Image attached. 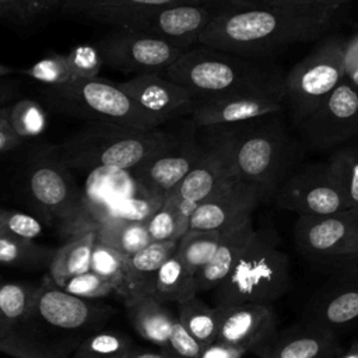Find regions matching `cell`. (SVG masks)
Masks as SVG:
<instances>
[{
  "mask_svg": "<svg viewBox=\"0 0 358 358\" xmlns=\"http://www.w3.org/2000/svg\"><path fill=\"white\" fill-rule=\"evenodd\" d=\"M329 6L229 7L222 6L204 28L199 45L257 59L326 35L337 18Z\"/></svg>",
  "mask_w": 358,
  "mask_h": 358,
  "instance_id": "obj_1",
  "label": "cell"
},
{
  "mask_svg": "<svg viewBox=\"0 0 358 358\" xmlns=\"http://www.w3.org/2000/svg\"><path fill=\"white\" fill-rule=\"evenodd\" d=\"M63 0H25L24 15L36 17L39 14L48 13L57 6H62Z\"/></svg>",
  "mask_w": 358,
  "mask_h": 358,
  "instance_id": "obj_47",
  "label": "cell"
},
{
  "mask_svg": "<svg viewBox=\"0 0 358 358\" xmlns=\"http://www.w3.org/2000/svg\"><path fill=\"white\" fill-rule=\"evenodd\" d=\"M13 71H14L13 69H10V67H7V66H4V64L0 63V77L7 76V74H10V73H13Z\"/></svg>",
  "mask_w": 358,
  "mask_h": 358,
  "instance_id": "obj_53",
  "label": "cell"
},
{
  "mask_svg": "<svg viewBox=\"0 0 358 358\" xmlns=\"http://www.w3.org/2000/svg\"><path fill=\"white\" fill-rule=\"evenodd\" d=\"M48 124L43 106L32 99H21L8 112V126L20 137H34L41 134Z\"/></svg>",
  "mask_w": 358,
  "mask_h": 358,
  "instance_id": "obj_37",
  "label": "cell"
},
{
  "mask_svg": "<svg viewBox=\"0 0 358 358\" xmlns=\"http://www.w3.org/2000/svg\"><path fill=\"white\" fill-rule=\"evenodd\" d=\"M262 201V196L255 187L235 178L193 210L189 229L229 231L250 221Z\"/></svg>",
  "mask_w": 358,
  "mask_h": 358,
  "instance_id": "obj_17",
  "label": "cell"
},
{
  "mask_svg": "<svg viewBox=\"0 0 358 358\" xmlns=\"http://www.w3.org/2000/svg\"><path fill=\"white\" fill-rule=\"evenodd\" d=\"M117 85L145 112L165 123L190 117L197 105L186 88L162 73L137 74Z\"/></svg>",
  "mask_w": 358,
  "mask_h": 358,
  "instance_id": "obj_18",
  "label": "cell"
},
{
  "mask_svg": "<svg viewBox=\"0 0 358 358\" xmlns=\"http://www.w3.org/2000/svg\"><path fill=\"white\" fill-rule=\"evenodd\" d=\"M162 74L186 88L197 102L236 95L282 101L284 95L285 73L274 63L203 45L183 52Z\"/></svg>",
  "mask_w": 358,
  "mask_h": 358,
  "instance_id": "obj_2",
  "label": "cell"
},
{
  "mask_svg": "<svg viewBox=\"0 0 358 358\" xmlns=\"http://www.w3.org/2000/svg\"><path fill=\"white\" fill-rule=\"evenodd\" d=\"M284 210L299 215H327L347 210L330 178L326 161L296 166L278 187L274 199Z\"/></svg>",
  "mask_w": 358,
  "mask_h": 358,
  "instance_id": "obj_12",
  "label": "cell"
},
{
  "mask_svg": "<svg viewBox=\"0 0 358 358\" xmlns=\"http://www.w3.org/2000/svg\"><path fill=\"white\" fill-rule=\"evenodd\" d=\"M22 138H20L10 126H4L0 129V152H4L13 147H15Z\"/></svg>",
  "mask_w": 358,
  "mask_h": 358,
  "instance_id": "obj_48",
  "label": "cell"
},
{
  "mask_svg": "<svg viewBox=\"0 0 358 358\" xmlns=\"http://www.w3.org/2000/svg\"><path fill=\"white\" fill-rule=\"evenodd\" d=\"M347 0H333V4H334V7L337 8V10H340V7L345 3Z\"/></svg>",
  "mask_w": 358,
  "mask_h": 358,
  "instance_id": "obj_55",
  "label": "cell"
},
{
  "mask_svg": "<svg viewBox=\"0 0 358 358\" xmlns=\"http://www.w3.org/2000/svg\"><path fill=\"white\" fill-rule=\"evenodd\" d=\"M112 313L109 306L74 296L56 285L52 278H43L36 285L29 310L21 322L35 320L48 329L70 333L90 329V324H98Z\"/></svg>",
  "mask_w": 358,
  "mask_h": 358,
  "instance_id": "obj_14",
  "label": "cell"
},
{
  "mask_svg": "<svg viewBox=\"0 0 358 358\" xmlns=\"http://www.w3.org/2000/svg\"><path fill=\"white\" fill-rule=\"evenodd\" d=\"M277 333V315L273 305L246 303L222 309L221 326L215 341L245 352H255Z\"/></svg>",
  "mask_w": 358,
  "mask_h": 358,
  "instance_id": "obj_19",
  "label": "cell"
},
{
  "mask_svg": "<svg viewBox=\"0 0 358 358\" xmlns=\"http://www.w3.org/2000/svg\"><path fill=\"white\" fill-rule=\"evenodd\" d=\"M21 73L46 87L62 85L73 80V74L66 60V55L59 53L38 60L31 67L24 69Z\"/></svg>",
  "mask_w": 358,
  "mask_h": 358,
  "instance_id": "obj_39",
  "label": "cell"
},
{
  "mask_svg": "<svg viewBox=\"0 0 358 358\" xmlns=\"http://www.w3.org/2000/svg\"><path fill=\"white\" fill-rule=\"evenodd\" d=\"M190 215L166 197L162 206L145 222L151 241H179L189 231Z\"/></svg>",
  "mask_w": 358,
  "mask_h": 358,
  "instance_id": "obj_35",
  "label": "cell"
},
{
  "mask_svg": "<svg viewBox=\"0 0 358 358\" xmlns=\"http://www.w3.org/2000/svg\"><path fill=\"white\" fill-rule=\"evenodd\" d=\"M123 305L127 319L137 334L158 345L162 351H166L176 313L152 295L129 296L123 299Z\"/></svg>",
  "mask_w": 358,
  "mask_h": 358,
  "instance_id": "obj_24",
  "label": "cell"
},
{
  "mask_svg": "<svg viewBox=\"0 0 358 358\" xmlns=\"http://www.w3.org/2000/svg\"><path fill=\"white\" fill-rule=\"evenodd\" d=\"M271 113H284L281 99L256 95H236L197 102L190 122L197 129L228 126Z\"/></svg>",
  "mask_w": 358,
  "mask_h": 358,
  "instance_id": "obj_22",
  "label": "cell"
},
{
  "mask_svg": "<svg viewBox=\"0 0 358 358\" xmlns=\"http://www.w3.org/2000/svg\"><path fill=\"white\" fill-rule=\"evenodd\" d=\"M162 203L164 199L150 196L144 192H137L136 194L123 197L110 206L103 220L116 218L123 221L147 222L148 218L162 206Z\"/></svg>",
  "mask_w": 358,
  "mask_h": 358,
  "instance_id": "obj_38",
  "label": "cell"
},
{
  "mask_svg": "<svg viewBox=\"0 0 358 358\" xmlns=\"http://www.w3.org/2000/svg\"><path fill=\"white\" fill-rule=\"evenodd\" d=\"M329 262L331 263L337 274V280L358 284V252L341 257L329 259Z\"/></svg>",
  "mask_w": 358,
  "mask_h": 358,
  "instance_id": "obj_45",
  "label": "cell"
},
{
  "mask_svg": "<svg viewBox=\"0 0 358 358\" xmlns=\"http://www.w3.org/2000/svg\"><path fill=\"white\" fill-rule=\"evenodd\" d=\"M96 241L110 246L126 257L137 253L152 242L145 222L123 221L116 218H106L98 224Z\"/></svg>",
  "mask_w": 358,
  "mask_h": 358,
  "instance_id": "obj_30",
  "label": "cell"
},
{
  "mask_svg": "<svg viewBox=\"0 0 358 358\" xmlns=\"http://www.w3.org/2000/svg\"><path fill=\"white\" fill-rule=\"evenodd\" d=\"M175 129L161 126L151 130H130L95 122L53 147L52 154L67 168L130 172L165 145L173 137Z\"/></svg>",
  "mask_w": 358,
  "mask_h": 358,
  "instance_id": "obj_4",
  "label": "cell"
},
{
  "mask_svg": "<svg viewBox=\"0 0 358 358\" xmlns=\"http://www.w3.org/2000/svg\"><path fill=\"white\" fill-rule=\"evenodd\" d=\"M176 319L201 345L206 347L217 340L222 309L206 303L196 295L178 303Z\"/></svg>",
  "mask_w": 358,
  "mask_h": 358,
  "instance_id": "obj_29",
  "label": "cell"
},
{
  "mask_svg": "<svg viewBox=\"0 0 358 358\" xmlns=\"http://www.w3.org/2000/svg\"><path fill=\"white\" fill-rule=\"evenodd\" d=\"M95 48L103 64L123 73H164L183 52L159 38L127 28H116L101 38Z\"/></svg>",
  "mask_w": 358,
  "mask_h": 358,
  "instance_id": "obj_11",
  "label": "cell"
},
{
  "mask_svg": "<svg viewBox=\"0 0 358 358\" xmlns=\"http://www.w3.org/2000/svg\"><path fill=\"white\" fill-rule=\"evenodd\" d=\"M289 282V259L278 248L275 235L256 229L232 271L214 288V306L273 305L288 291Z\"/></svg>",
  "mask_w": 358,
  "mask_h": 358,
  "instance_id": "obj_5",
  "label": "cell"
},
{
  "mask_svg": "<svg viewBox=\"0 0 358 358\" xmlns=\"http://www.w3.org/2000/svg\"><path fill=\"white\" fill-rule=\"evenodd\" d=\"M246 352L231 347L221 341H214L210 345H206L200 354V358H243Z\"/></svg>",
  "mask_w": 358,
  "mask_h": 358,
  "instance_id": "obj_46",
  "label": "cell"
},
{
  "mask_svg": "<svg viewBox=\"0 0 358 358\" xmlns=\"http://www.w3.org/2000/svg\"><path fill=\"white\" fill-rule=\"evenodd\" d=\"M225 232L189 229L178 241L175 253L190 274L196 275L211 260Z\"/></svg>",
  "mask_w": 358,
  "mask_h": 358,
  "instance_id": "obj_32",
  "label": "cell"
},
{
  "mask_svg": "<svg viewBox=\"0 0 358 358\" xmlns=\"http://www.w3.org/2000/svg\"><path fill=\"white\" fill-rule=\"evenodd\" d=\"M95 242L96 229H87L71 235L57 248L48 266L52 281L63 287L70 278L88 271Z\"/></svg>",
  "mask_w": 358,
  "mask_h": 358,
  "instance_id": "obj_27",
  "label": "cell"
},
{
  "mask_svg": "<svg viewBox=\"0 0 358 358\" xmlns=\"http://www.w3.org/2000/svg\"><path fill=\"white\" fill-rule=\"evenodd\" d=\"M1 280H3V278H1V274H0V281H1Z\"/></svg>",
  "mask_w": 358,
  "mask_h": 358,
  "instance_id": "obj_56",
  "label": "cell"
},
{
  "mask_svg": "<svg viewBox=\"0 0 358 358\" xmlns=\"http://www.w3.org/2000/svg\"><path fill=\"white\" fill-rule=\"evenodd\" d=\"M203 152L197 127L183 119L173 137L143 164L130 171L137 186L147 194L165 199L185 179Z\"/></svg>",
  "mask_w": 358,
  "mask_h": 358,
  "instance_id": "obj_8",
  "label": "cell"
},
{
  "mask_svg": "<svg viewBox=\"0 0 358 358\" xmlns=\"http://www.w3.org/2000/svg\"><path fill=\"white\" fill-rule=\"evenodd\" d=\"M17 3V10L21 11L24 14V6H25V0H15Z\"/></svg>",
  "mask_w": 358,
  "mask_h": 358,
  "instance_id": "obj_54",
  "label": "cell"
},
{
  "mask_svg": "<svg viewBox=\"0 0 358 358\" xmlns=\"http://www.w3.org/2000/svg\"><path fill=\"white\" fill-rule=\"evenodd\" d=\"M1 7H14V8H17V3H15V0H0V8Z\"/></svg>",
  "mask_w": 358,
  "mask_h": 358,
  "instance_id": "obj_52",
  "label": "cell"
},
{
  "mask_svg": "<svg viewBox=\"0 0 358 358\" xmlns=\"http://www.w3.org/2000/svg\"><path fill=\"white\" fill-rule=\"evenodd\" d=\"M129 358H180L172 352H166V351H144V350H136L129 355Z\"/></svg>",
  "mask_w": 358,
  "mask_h": 358,
  "instance_id": "obj_49",
  "label": "cell"
},
{
  "mask_svg": "<svg viewBox=\"0 0 358 358\" xmlns=\"http://www.w3.org/2000/svg\"><path fill=\"white\" fill-rule=\"evenodd\" d=\"M337 358H358V341H352L351 345Z\"/></svg>",
  "mask_w": 358,
  "mask_h": 358,
  "instance_id": "obj_50",
  "label": "cell"
},
{
  "mask_svg": "<svg viewBox=\"0 0 358 358\" xmlns=\"http://www.w3.org/2000/svg\"><path fill=\"white\" fill-rule=\"evenodd\" d=\"M229 7H294V6H329L334 7L333 0H213ZM337 10V8H336Z\"/></svg>",
  "mask_w": 358,
  "mask_h": 358,
  "instance_id": "obj_44",
  "label": "cell"
},
{
  "mask_svg": "<svg viewBox=\"0 0 358 358\" xmlns=\"http://www.w3.org/2000/svg\"><path fill=\"white\" fill-rule=\"evenodd\" d=\"M347 43L340 35H324L284 78V110L299 124L345 78Z\"/></svg>",
  "mask_w": 358,
  "mask_h": 358,
  "instance_id": "obj_7",
  "label": "cell"
},
{
  "mask_svg": "<svg viewBox=\"0 0 358 358\" xmlns=\"http://www.w3.org/2000/svg\"><path fill=\"white\" fill-rule=\"evenodd\" d=\"M28 189L36 207L57 221L70 236L81 232L84 197L71 175L52 152L34 161L28 172Z\"/></svg>",
  "mask_w": 358,
  "mask_h": 358,
  "instance_id": "obj_9",
  "label": "cell"
},
{
  "mask_svg": "<svg viewBox=\"0 0 358 358\" xmlns=\"http://www.w3.org/2000/svg\"><path fill=\"white\" fill-rule=\"evenodd\" d=\"M217 3H179L147 13L123 28L159 38L183 50L199 45L204 28L221 10Z\"/></svg>",
  "mask_w": 358,
  "mask_h": 358,
  "instance_id": "obj_16",
  "label": "cell"
},
{
  "mask_svg": "<svg viewBox=\"0 0 358 358\" xmlns=\"http://www.w3.org/2000/svg\"><path fill=\"white\" fill-rule=\"evenodd\" d=\"M204 345H201L180 323L175 319L168 338L166 352H172L180 358H200Z\"/></svg>",
  "mask_w": 358,
  "mask_h": 358,
  "instance_id": "obj_43",
  "label": "cell"
},
{
  "mask_svg": "<svg viewBox=\"0 0 358 358\" xmlns=\"http://www.w3.org/2000/svg\"><path fill=\"white\" fill-rule=\"evenodd\" d=\"M252 220L227 231L211 260L194 275L197 294L214 289L232 271L255 234Z\"/></svg>",
  "mask_w": 358,
  "mask_h": 358,
  "instance_id": "obj_25",
  "label": "cell"
},
{
  "mask_svg": "<svg viewBox=\"0 0 358 358\" xmlns=\"http://www.w3.org/2000/svg\"><path fill=\"white\" fill-rule=\"evenodd\" d=\"M43 94L53 109L99 123L130 130H151L166 124L138 106L117 84L99 77L73 78L62 85L46 87Z\"/></svg>",
  "mask_w": 358,
  "mask_h": 358,
  "instance_id": "obj_6",
  "label": "cell"
},
{
  "mask_svg": "<svg viewBox=\"0 0 358 358\" xmlns=\"http://www.w3.org/2000/svg\"><path fill=\"white\" fill-rule=\"evenodd\" d=\"M203 152L180 185L168 196L187 215L224 185L238 178L218 134L211 129H197ZM166 199V197H165Z\"/></svg>",
  "mask_w": 358,
  "mask_h": 358,
  "instance_id": "obj_15",
  "label": "cell"
},
{
  "mask_svg": "<svg viewBox=\"0 0 358 358\" xmlns=\"http://www.w3.org/2000/svg\"><path fill=\"white\" fill-rule=\"evenodd\" d=\"M296 248L308 257L329 260L358 252V208L327 215H299L294 227Z\"/></svg>",
  "mask_w": 358,
  "mask_h": 358,
  "instance_id": "obj_13",
  "label": "cell"
},
{
  "mask_svg": "<svg viewBox=\"0 0 358 358\" xmlns=\"http://www.w3.org/2000/svg\"><path fill=\"white\" fill-rule=\"evenodd\" d=\"M282 115L211 127L224 143L238 179L255 187L263 201L274 199L301 155L299 143L288 131Z\"/></svg>",
  "mask_w": 358,
  "mask_h": 358,
  "instance_id": "obj_3",
  "label": "cell"
},
{
  "mask_svg": "<svg viewBox=\"0 0 358 358\" xmlns=\"http://www.w3.org/2000/svg\"><path fill=\"white\" fill-rule=\"evenodd\" d=\"M60 288H63L66 292L74 296H78L81 299H88V301L101 299L115 292L113 287L106 280H103L101 275L95 274L91 270L70 278Z\"/></svg>",
  "mask_w": 358,
  "mask_h": 358,
  "instance_id": "obj_41",
  "label": "cell"
},
{
  "mask_svg": "<svg viewBox=\"0 0 358 358\" xmlns=\"http://www.w3.org/2000/svg\"><path fill=\"white\" fill-rule=\"evenodd\" d=\"M179 3H215L213 0H63L66 15L110 24L123 28L136 18L157 8Z\"/></svg>",
  "mask_w": 358,
  "mask_h": 358,
  "instance_id": "obj_23",
  "label": "cell"
},
{
  "mask_svg": "<svg viewBox=\"0 0 358 358\" xmlns=\"http://www.w3.org/2000/svg\"><path fill=\"white\" fill-rule=\"evenodd\" d=\"M326 164L347 208H358V144L348 143L333 150Z\"/></svg>",
  "mask_w": 358,
  "mask_h": 358,
  "instance_id": "obj_31",
  "label": "cell"
},
{
  "mask_svg": "<svg viewBox=\"0 0 358 358\" xmlns=\"http://www.w3.org/2000/svg\"><path fill=\"white\" fill-rule=\"evenodd\" d=\"M341 352L337 334L306 322L275 333L255 351L259 358H337Z\"/></svg>",
  "mask_w": 358,
  "mask_h": 358,
  "instance_id": "obj_21",
  "label": "cell"
},
{
  "mask_svg": "<svg viewBox=\"0 0 358 358\" xmlns=\"http://www.w3.org/2000/svg\"><path fill=\"white\" fill-rule=\"evenodd\" d=\"M42 231V224L35 217L20 211L0 208V234L25 241H35Z\"/></svg>",
  "mask_w": 358,
  "mask_h": 358,
  "instance_id": "obj_40",
  "label": "cell"
},
{
  "mask_svg": "<svg viewBox=\"0 0 358 358\" xmlns=\"http://www.w3.org/2000/svg\"><path fill=\"white\" fill-rule=\"evenodd\" d=\"M73 78H94L98 77L101 67L103 66L101 53L92 45H77L67 55Z\"/></svg>",
  "mask_w": 358,
  "mask_h": 358,
  "instance_id": "obj_42",
  "label": "cell"
},
{
  "mask_svg": "<svg viewBox=\"0 0 358 358\" xmlns=\"http://www.w3.org/2000/svg\"><path fill=\"white\" fill-rule=\"evenodd\" d=\"M296 129L302 145L316 152L358 140V87L344 78Z\"/></svg>",
  "mask_w": 358,
  "mask_h": 358,
  "instance_id": "obj_10",
  "label": "cell"
},
{
  "mask_svg": "<svg viewBox=\"0 0 358 358\" xmlns=\"http://www.w3.org/2000/svg\"><path fill=\"white\" fill-rule=\"evenodd\" d=\"M56 249L0 234V264L36 270L49 266Z\"/></svg>",
  "mask_w": 358,
  "mask_h": 358,
  "instance_id": "obj_33",
  "label": "cell"
},
{
  "mask_svg": "<svg viewBox=\"0 0 358 358\" xmlns=\"http://www.w3.org/2000/svg\"><path fill=\"white\" fill-rule=\"evenodd\" d=\"M134 351L133 340L116 330H102L85 337L71 358H129Z\"/></svg>",
  "mask_w": 358,
  "mask_h": 358,
  "instance_id": "obj_34",
  "label": "cell"
},
{
  "mask_svg": "<svg viewBox=\"0 0 358 358\" xmlns=\"http://www.w3.org/2000/svg\"><path fill=\"white\" fill-rule=\"evenodd\" d=\"M176 246L178 241H152L137 253L126 257V298L151 295L159 267L175 253Z\"/></svg>",
  "mask_w": 358,
  "mask_h": 358,
  "instance_id": "obj_26",
  "label": "cell"
},
{
  "mask_svg": "<svg viewBox=\"0 0 358 358\" xmlns=\"http://www.w3.org/2000/svg\"><path fill=\"white\" fill-rule=\"evenodd\" d=\"M8 112H10V106L0 109V129L4 126H8Z\"/></svg>",
  "mask_w": 358,
  "mask_h": 358,
  "instance_id": "obj_51",
  "label": "cell"
},
{
  "mask_svg": "<svg viewBox=\"0 0 358 358\" xmlns=\"http://www.w3.org/2000/svg\"><path fill=\"white\" fill-rule=\"evenodd\" d=\"M90 270L106 280L113 287L115 294L123 299L126 298V256L96 241L91 255Z\"/></svg>",
  "mask_w": 358,
  "mask_h": 358,
  "instance_id": "obj_36",
  "label": "cell"
},
{
  "mask_svg": "<svg viewBox=\"0 0 358 358\" xmlns=\"http://www.w3.org/2000/svg\"><path fill=\"white\" fill-rule=\"evenodd\" d=\"M302 322L334 334L358 326V284L337 280L322 288L306 303Z\"/></svg>",
  "mask_w": 358,
  "mask_h": 358,
  "instance_id": "obj_20",
  "label": "cell"
},
{
  "mask_svg": "<svg viewBox=\"0 0 358 358\" xmlns=\"http://www.w3.org/2000/svg\"><path fill=\"white\" fill-rule=\"evenodd\" d=\"M151 295L162 303H182L197 295L194 275L173 253L159 267Z\"/></svg>",
  "mask_w": 358,
  "mask_h": 358,
  "instance_id": "obj_28",
  "label": "cell"
}]
</instances>
